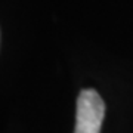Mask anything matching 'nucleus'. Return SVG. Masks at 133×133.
Returning <instances> with one entry per match:
<instances>
[{
	"instance_id": "nucleus-1",
	"label": "nucleus",
	"mask_w": 133,
	"mask_h": 133,
	"mask_svg": "<svg viewBox=\"0 0 133 133\" xmlns=\"http://www.w3.org/2000/svg\"><path fill=\"white\" fill-rule=\"evenodd\" d=\"M105 102L95 89H83L77 99L74 133H101Z\"/></svg>"
}]
</instances>
